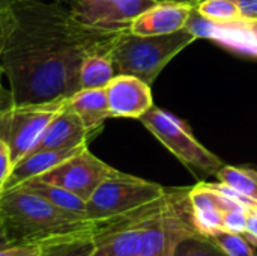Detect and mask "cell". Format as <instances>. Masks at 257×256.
Returning <instances> with one entry per match:
<instances>
[{
  "mask_svg": "<svg viewBox=\"0 0 257 256\" xmlns=\"http://www.w3.org/2000/svg\"><path fill=\"white\" fill-rule=\"evenodd\" d=\"M117 36L80 26L63 0H14L2 8V68L14 106L68 100L80 91L83 60L110 54Z\"/></svg>",
  "mask_w": 257,
  "mask_h": 256,
  "instance_id": "cell-1",
  "label": "cell"
},
{
  "mask_svg": "<svg viewBox=\"0 0 257 256\" xmlns=\"http://www.w3.org/2000/svg\"><path fill=\"white\" fill-rule=\"evenodd\" d=\"M199 234L190 189H166L151 204L95 222L92 256H173L184 238Z\"/></svg>",
  "mask_w": 257,
  "mask_h": 256,
  "instance_id": "cell-2",
  "label": "cell"
},
{
  "mask_svg": "<svg viewBox=\"0 0 257 256\" xmlns=\"http://www.w3.org/2000/svg\"><path fill=\"white\" fill-rule=\"evenodd\" d=\"M0 219L12 246H41L62 237L95 232V222L60 210L24 187L0 195Z\"/></svg>",
  "mask_w": 257,
  "mask_h": 256,
  "instance_id": "cell-3",
  "label": "cell"
},
{
  "mask_svg": "<svg viewBox=\"0 0 257 256\" xmlns=\"http://www.w3.org/2000/svg\"><path fill=\"white\" fill-rule=\"evenodd\" d=\"M196 39L197 36L187 26L173 33L155 36L126 30L114 39L110 57L116 74L134 75L152 86L164 66Z\"/></svg>",
  "mask_w": 257,
  "mask_h": 256,
  "instance_id": "cell-4",
  "label": "cell"
},
{
  "mask_svg": "<svg viewBox=\"0 0 257 256\" xmlns=\"http://www.w3.org/2000/svg\"><path fill=\"white\" fill-rule=\"evenodd\" d=\"M139 121L188 169L215 175L224 166L221 158L206 149L193 136L187 124L175 115L152 106Z\"/></svg>",
  "mask_w": 257,
  "mask_h": 256,
  "instance_id": "cell-5",
  "label": "cell"
},
{
  "mask_svg": "<svg viewBox=\"0 0 257 256\" xmlns=\"http://www.w3.org/2000/svg\"><path fill=\"white\" fill-rule=\"evenodd\" d=\"M164 193L166 189L157 183L117 170L92 193L86 217L92 222L108 220L151 204Z\"/></svg>",
  "mask_w": 257,
  "mask_h": 256,
  "instance_id": "cell-6",
  "label": "cell"
},
{
  "mask_svg": "<svg viewBox=\"0 0 257 256\" xmlns=\"http://www.w3.org/2000/svg\"><path fill=\"white\" fill-rule=\"evenodd\" d=\"M66 100L45 104L12 106L0 113V139L8 145L12 164L32 152L51 119L63 109Z\"/></svg>",
  "mask_w": 257,
  "mask_h": 256,
  "instance_id": "cell-7",
  "label": "cell"
},
{
  "mask_svg": "<svg viewBox=\"0 0 257 256\" xmlns=\"http://www.w3.org/2000/svg\"><path fill=\"white\" fill-rule=\"evenodd\" d=\"M155 0H66L71 17L83 27L107 35H120Z\"/></svg>",
  "mask_w": 257,
  "mask_h": 256,
  "instance_id": "cell-8",
  "label": "cell"
},
{
  "mask_svg": "<svg viewBox=\"0 0 257 256\" xmlns=\"http://www.w3.org/2000/svg\"><path fill=\"white\" fill-rule=\"evenodd\" d=\"M116 172L117 169L104 163L93 155L87 146H84L51 170L36 178L59 186L87 202L92 193Z\"/></svg>",
  "mask_w": 257,
  "mask_h": 256,
  "instance_id": "cell-9",
  "label": "cell"
},
{
  "mask_svg": "<svg viewBox=\"0 0 257 256\" xmlns=\"http://www.w3.org/2000/svg\"><path fill=\"white\" fill-rule=\"evenodd\" d=\"M105 94L111 118L139 119L154 106L151 86L134 75L116 74L105 86Z\"/></svg>",
  "mask_w": 257,
  "mask_h": 256,
  "instance_id": "cell-10",
  "label": "cell"
},
{
  "mask_svg": "<svg viewBox=\"0 0 257 256\" xmlns=\"http://www.w3.org/2000/svg\"><path fill=\"white\" fill-rule=\"evenodd\" d=\"M190 201L196 226L202 235L223 229V216L226 211L247 208L233 198L214 189L209 183H199L191 187Z\"/></svg>",
  "mask_w": 257,
  "mask_h": 256,
  "instance_id": "cell-11",
  "label": "cell"
},
{
  "mask_svg": "<svg viewBox=\"0 0 257 256\" xmlns=\"http://www.w3.org/2000/svg\"><path fill=\"white\" fill-rule=\"evenodd\" d=\"M92 137H95V134L83 125L81 119L65 103L63 109L47 125L32 152L44 149L80 148L86 146Z\"/></svg>",
  "mask_w": 257,
  "mask_h": 256,
  "instance_id": "cell-12",
  "label": "cell"
},
{
  "mask_svg": "<svg viewBox=\"0 0 257 256\" xmlns=\"http://www.w3.org/2000/svg\"><path fill=\"white\" fill-rule=\"evenodd\" d=\"M193 9L194 8L181 3L157 2L134 20L130 30L145 36L173 33L187 26Z\"/></svg>",
  "mask_w": 257,
  "mask_h": 256,
  "instance_id": "cell-13",
  "label": "cell"
},
{
  "mask_svg": "<svg viewBox=\"0 0 257 256\" xmlns=\"http://www.w3.org/2000/svg\"><path fill=\"white\" fill-rule=\"evenodd\" d=\"M81 148H84V146L71 148V149H44V151L30 152L29 155L21 158L12 167L11 175H9V178H8V181L5 184L3 192L11 190V189H14L17 186L23 184L24 181L41 177L42 174L51 170L53 167H56L57 164H60L62 161H65L66 158H69L75 152H78Z\"/></svg>",
  "mask_w": 257,
  "mask_h": 256,
  "instance_id": "cell-14",
  "label": "cell"
},
{
  "mask_svg": "<svg viewBox=\"0 0 257 256\" xmlns=\"http://www.w3.org/2000/svg\"><path fill=\"white\" fill-rule=\"evenodd\" d=\"M66 104L95 136L101 131L104 122L111 118L105 88L80 89L66 100Z\"/></svg>",
  "mask_w": 257,
  "mask_h": 256,
  "instance_id": "cell-15",
  "label": "cell"
},
{
  "mask_svg": "<svg viewBox=\"0 0 257 256\" xmlns=\"http://www.w3.org/2000/svg\"><path fill=\"white\" fill-rule=\"evenodd\" d=\"M17 187H24L36 195H39L41 198H44L45 201H48L50 204H53L54 207L65 210L68 213L86 217V208H87V202L84 199H81L80 196L45 181H41L38 178H32L29 181H24L23 184L17 186ZM87 219V217H86ZM89 220V219H87Z\"/></svg>",
  "mask_w": 257,
  "mask_h": 256,
  "instance_id": "cell-16",
  "label": "cell"
},
{
  "mask_svg": "<svg viewBox=\"0 0 257 256\" xmlns=\"http://www.w3.org/2000/svg\"><path fill=\"white\" fill-rule=\"evenodd\" d=\"M116 75L110 54L95 53L83 60L80 69V89L105 88Z\"/></svg>",
  "mask_w": 257,
  "mask_h": 256,
  "instance_id": "cell-17",
  "label": "cell"
},
{
  "mask_svg": "<svg viewBox=\"0 0 257 256\" xmlns=\"http://www.w3.org/2000/svg\"><path fill=\"white\" fill-rule=\"evenodd\" d=\"M95 249L93 234H77L41 244L39 256H92Z\"/></svg>",
  "mask_w": 257,
  "mask_h": 256,
  "instance_id": "cell-18",
  "label": "cell"
},
{
  "mask_svg": "<svg viewBox=\"0 0 257 256\" xmlns=\"http://www.w3.org/2000/svg\"><path fill=\"white\" fill-rule=\"evenodd\" d=\"M218 183H223L245 198L257 204V169L248 166H227L224 164L215 174Z\"/></svg>",
  "mask_w": 257,
  "mask_h": 256,
  "instance_id": "cell-19",
  "label": "cell"
},
{
  "mask_svg": "<svg viewBox=\"0 0 257 256\" xmlns=\"http://www.w3.org/2000/svg\"><path fill=\"white\" fill-rule=\"evenodd\" d=\"M194 9L205 20L212 23L230 24L242 21L235 0H203Z\"/></svg>",
  "mask_w": 257,
  "mask_h": 256,
  "instance_id": "cell-20",
  "label": "cell"
},
{
  "mask_svg": "<svg viewBox=\"0 0 257 256\" xmlns=\"http://www.w3.org/2000/svg\"><path fill=\"white\" fill-rule=\"evenodd\" d=\"M205 237H208L229 256H256L253 249L254 246L242 234L220 229Z\"/></svg>",
  "mask_w": 257,
  "mask_h": 256,
  "instance_id": "cell-21",
  "label": "cell"
},
{
  "mask_svg": "<svg viewBox=\"0 0 257 256\" xmlns=\"http://www.w3.org/2000/svg\"><path fill=\"white\" fill-rule=\"evenodd\" d=\"M173 256H229L208 237L199 234L184 238L175 249Z\"/></svg>",
  "mask_w": 257,
  "mask_h": 256,
  "instance_id": "cell-22",
  "label": "cell"
},
{
  "mask_svg": "<svg viewBox=\"0 0 257 256\" xmlns=\"http://www.w3.org/2000/svg\"><path fill=\"white\" fill-rule=\"evenodd\" d=\"M247 213H248V208H239V210L226 211L224 216H223V229L230 231V232L242 234L245 231Z\"/></svg>",
  "mask_w": 257,
  "mask_h": 256,
  "instance_id": "cell-23",
  "label": "cell"
},
{
  "mask_svg": "<svg viewBox=\"0 0 257 256\" xmlns=\"http://www.w3.org/2000/svg\"><path fill=\"white\" fill-rule=\"evenodd\" d=\"M14 164H12V160H11V152H9V148L8 145L0 139V195L5 189V184L11 175V170H12Z\"/></svg>",
  "mask_w": 257,
  "mask_h": 256,
  "instance_id": "cell-24",
  "label": "cell"
},
{
  "mask_svg": "<svg viewBox=\"0 0 257 256\" xmlns=\"http://www.w3.org/2000/svg\"><path fill=\"white\" fill-rule=\"evenodd\" d=\"M41 246L36 244H18L0 249V256H39Z\"/></svg>",
  "mask_w": 257,
  "mask_h": 256,
  "instance_id": "cell-25",
  "label": "cell"
},
{
  "mask_svg": "<svg viewBox=\"0 0 257 256\" xmlns=\"http://www.w3.org/2000/svg\"><path fill=\"white\" fill-rule=\"evenodd\" d=\"M241 20L245 23H257V0H235Z\"/></svg>",
  "mask_w": 257,
  "mask_h": 256,
  "instance_id": "cell-26",
  "label": "cell"
},
{
  "mask_svg": "<svg viewBox=\"0 0 257 256\" xmlns=\"http://www.w3.org/2000/svg\"><path fill=\"white\" fill-rule=\"evenodd\" d=\"M242 235H244L253 246H257V207L256 208H248L245 231L242 232Z\"/></svg>",
  "mask_w": 257,
  "mask_h": 256,
  "instance_id": "cell-27",
  "label": "cell"
},
{
  "mask_svg": "<svg viewBox=\"0 0 257 256\" xmlns=\"http://www.w3.org/2000/svg\"><path fill=\"white\" fill-rule=\"evenodd\" d=\"M3 68H2V38H0V113L14 106L12 94L9 88L3 86Z\"/></svg>",
  "mask_w": 257,
  "mask_h": 256,
  "instance_id": "cell-28",
  "label": "cell"
},
{
  "mask_svg": "<svg viewBox=\"0 0 257 256\" xmlns=\"http://www.w3.org/2000/svg\"><path fill=\"white\" fill-rule=\"evenodd\" d=\"M12 246L5 234V228H3V223H2V219H0V249H5V247H9Z\"/></svg>",
  "mask_w": 257,
  "mask_h": 256,
  "instance_id": "cell-29",
  "label": "cell"
},
{
  "mask_svg": "<svg viewBox=\"0 0 257 256\" xmlns=\"http://www.w3.org/2000/svg\"><path fill=\"white\" fill-rule=\"evenodd\" d=\"M155 2H173V3H181V5H187V6L196 8L203 0H155Z\"/></svg>",
  "mask_w": 257,
  "mask_h": 256,
  "instance_id": "cell-30",
  "label": "cell"
},
{
  "mask_svg": "<svg viewBox=\"0 0 257 256\" xmlns=\"http://www.w3.org/2000/svg\"><path fill=\"white\" fill-rule=\"evenodd\" d=\"M11 2H14V0H0V9L5 8V6H8ZM63 2H66V0H63Z\"/></svg>",
  "mask_w": 257,
  "mask_h": 256,
  "instance_id": "cell-31",
  "label": "cell"
},
{
  "mask_svg": "<svg viewBox=\"0 0 257 256\" xmlns=\"http://www.w3.org/2000/svg\"><path fill=\"white\" fill-rule=\"evenodd\" d=\"M251 24V29H253V32H254V35H256L257 38V23H250Z\"/></svg>",
  "mask_w": 257,
  "mask_h": 256,
  "instance_id": "cell-32",
  "label": "cell"
}]
</instances>
